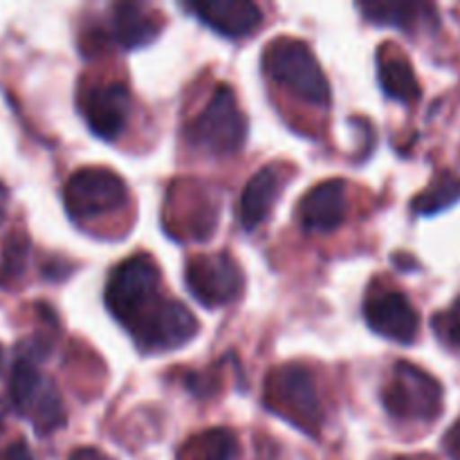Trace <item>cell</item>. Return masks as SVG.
<instances>
[{
  "label": "cell",
  "instance_id": "9c48e42d",
  "mask_svg": "<svg viewBox=\"0 0 460 460\" xmlns=\"http://www.w3.org/2000/svg\"><path fill=\"white\" fill-rule=\"evenodd\" d=\"M364 319L373 332L395 344H413L420 331L416 308L398 290L371 288L364 301Z\"/></svg>",
  "mask_w": 460,
  "mask_h": 460
},
{
  "label": "cell",
  "instance_id": "6da1fadb",
  "mask_svg": "<svg viewBox=\"0 0 460 460\" xmlns=\"http://www.w3.org/2000/svg\"><path fill=\"white\" fill-rule=\"evenodd\" d=\"M160 270L148 254H135L112 270L106 286V305L130 332L157 308Z\"/></svg>",
  "mask_w": 460,
  "mask_h": 460
},
{
  "label": "cell",
  "instance_id": "8fae6325",
  "mask_svg": "<svg viewBox=\"0 0 460 460\" xmlns=\"http://www.w3.org/2000/svg\"><path fill=\"white\" fill-rule=\"evenodd\" d=\"M133 112L130 93L124 84H106L85 90L81 97V115L97 137L115 142L126 130Z\"/></svg>",
  "mask_w": 460,
  "mask_h": 460
},
{
  "label": "cell",
  "instance_id": "277c9868",
  "mask_svg": "<svg viewBox=\"0 0 460 460\" xmlns=\"http://www.w3.org/2000/svg\"><path fill=\"white\" fill-rule=\"evenodd\" d=\"M187 139L193 148L209 155H234L247 139V119L229 85L220 84L207 106L189 121Z\"/></svg>",
  "mask_w": 460,
  "mask_h": 460
},
{
  "label": "cell",
  "instance_id": "cb8c5ba5",
  "mask_svg": "<svg viewBox=\"0 0 460 460\" xmlns=\"http://www.w3.org/2000/svg\"><path fill=\"white\" fill-rule=\"evenodd\" d=\"M67 460H111V458L94 447H79L76 452L70 454V458Z\"/></svg>",
  "mask_w": 460,
  "mask_h": 460
},
{
  "label": "cell",
  "instance_id": "5b68a950",
  "mask_svg": "<svg viewBox=\"0 0 460 460\" xmlns=\"http://www.w3.org/2000/svg\"><path fill=\"white\" fill-rule=\"evenodd\" d=\"M265 404L305 434L322 429V404L314 377L301 364H283L270 373Z\"/></svg>",
  "mask_w": 460,
  "mask_h": 460
},
{
  "label": "cell",
  "instance_id": "5bb4252c",
  "mask_svg": "<svg viewBox=\"0 0 460 460\" xmlns=\"http://www.w3.org/2000/svg\"><path fill=\"white\" fill-rule=\"evenodd\" d=\"M283 189V175L279 166H263L247 180L241 196V225L245 232H254L272 214L277 198Z\"/></svg>",
  "mask_w": 460,
  "mask_h": 460
},
{
  "label": "cell",
  "instance_id": "e0dca14e",
  "mask_svg": "<svg viewBox=\"0 0 460 460\" xmlns=\"http://www.w3.org/2000/svg\"><path fill=\"white\" fill-rule=\"evenodd\" d=\"M358 9L373 25L400 27V30H413L420 22H434L438 18L431 4L420 3H359Z\"/></svg>",
  "mask_w": 460,
  "mask_h": 460
},
{
  "label": "cell",
  "instance_id": "d6986e66",
  "mask_svg": "<svg viewBox=\"0 0 460 460\" xmlns=\"http://www.w3.org/2000/svg\"><path fill=\"white\" fill-rule=\"evenodd\" d=\"M456 202H460V178L445 173L438 180H434L431 187L413 200L411 209L418 216H436L454 207Z\"/></svg>",
  "mask_w": 460,
  "mask_h": 460
},
{
  "label": "cell",
  "instance_id": "7a4b0ae2",
  "mask_svg": "<svg viewBox=\"0 0 460 460\" xmlns=\"http://www.w3.org/2000/svg\"><path fill=\"white\" fill-rule=\"evenodd\" d=\"M263 70L274 84L283 85L305 103L326 108L331 103V85L313 49L299 39L279 36L265 48Z\"/></svg>",
  "mask_w": 460,
  "mask_h": 460
},
{
  "label": "cell",
  "instance_id": "4316f807",
  "mask_svg": "<svg viewBox=\"0 0 460 460\" xmlns=\"http://www.w3.org/2000/svg\"><path fill=\"white\" fill-rule=\"evenodd\" d=\"M0 358H3V350H0ZM0 364H3V359H0Z\"/></svg>",
  "mask_w": 460,
  "mask_h": 460
},
{
  "label": "cell",
  "instance_id": "7402d4cb",
  "mask_svg": "<svg viewBox=\"0 0 460 460\" xmlns=\"http://www.w3.org/2000/svg\"><path fill=\"white\" fill-rule=\"evenodd\" d=\"M445 452L452 460H460V420L445 436Z\"/></svg>",
  "mask_w": 460,
  "mask_h": 460
},
{
  "label": "cell",
  "instance_id": "7c38bea8",
  "mask_svg": "<svg viewBox=\"0 0 460 460\" xmlns=\"http://www.w3.org/2000/svg\"><path fill=\"white\" fill-rule=\"evenodd\" d=\"M184 7L225 39H243L254 34L263 25V12L250 0H205V3H189Z\"/></svg>",
  "mask_w": 460,
  "mask_h": 460
},
{
  "label": "cell",
  "instance_id": "52a82bcc",
  "mask_svg": "<svg viewBox=\"0 0 460 460\" xmlns=\"http://www.w3.org/2000/svg\"><path fill=\"white\" fill-rule=\"evenodd\" d=\"M128 198L126 182L111 169L103 166H85L67 178L63 189L67 214L72 220H94L121 209Z\"/></svg>",
  "mask_w": 460,
  "mask_h": 460
},
{
  "label": "cell",
  "instance_id": "4fadbf2b",
  "mask_svg": "<svg viewBox=\"0 0 460 460\" xmlns=\"http://www.w3.org/2000/svg\"><path fill=\"white\" fill-rule=\"evenodd\" d=\"M299 225L305 232L331 234L341 227L346 218V182L344 180H326L310 189L299 202Z\"/></svg>",
  "mask_w": 460,
  "mask_h": 460
},
{
  "label": "cell",
  "instance_id": "484cf974",
  "mask_svg": "<svg viewBox=\"0 0 460 460\" xmlns=\"http://www.w3.org/2000/svg\"><path fill=\"white\" fill-rule=\"evenodd\" d=\"M3 425H4V411H3V404H0V431H3Z\"/></svg>",
  "mask_w": 460,
  "mask_h": 460
},
{
  "label": "cell",
  "instance_id": "44dd1931",
  "mask_svg": "<svg viewBox=\"0 0 460 460\" xmlns=\"http://www.w3.org/2000/svg\"><path fill=\"white\" fill-rule=\"evenodd\" d=\"M434 331L447 344L460 349V296L449 305L447 310L438 313L434 317Z\"/></svg>",
  "mask_w": 460,
  "mask_h": 460
},
{
  "label": "cell",
  "instance_id": "2e32d148",
  "mask_svg": "<svg viewBox=\"0 0 460 460\" xmlns=\"http://www.w3.org/2000/svg\"><path fill=\"white\" fill-rule=\"evenodd\" d=\"M111 34L112 40L124 49L144 48V45L153 43L157 39L160 22L142 4L119 3L112 7Z\"/></svg>",
  "mask_w": 460,
  "mask_h": 460
},
{
  "label": "cell",
  "instance_id": "9a60e30c",
  "mask_svg": "<svg viewBox=\"0 0 460 460\" xmlns=\"http://www.w3.org/2000/svg\"><path fill=\"white\" fill-rule=\"evenodd\" d=\"M377 79L386 97L395 102L413 103L420 99V84H418L413 66L394 45H385L377 52Z\"/></svg>",
  "mask_w": 460,
  "mask_h": 460
},
{
  "label": "cell",
  "instance_id": "8992f818",
  "mask_svg": "<svg viewBox=\"0 0 460 460\" xmlns=\"http://www.w3.org/2000/svg\"><path fill=\"white\" fill-rule=\"evenodd\" d=\"M386 411L404 422H434L443 411V386L409 362H398L382 394Z\"/></svg>",
  "mask_w": 460,
  "mask_h": 460
},
{
  "label": "cell",
  "instance_id": "603a6c76",
  "mask_svg": "<svg viewBox=\"0 0 460 460\" xmlns=\"http://www.w3.org/2000/svg\"><path fill=\"white\" fill-rule=\"evenodd\" d=\"M3 460H36V458H34V454L30 452V447H27L25 440H18V443L9 445Z\"/></svg>",
  "mask_w": 460,
  "mask_h": 460
},
{
  "label": "cell",
  "instance_id": "ba28073f",
  "mask_svg": "<svg viewBox=\"0 0 460 460\" xmlns=\"http://www.w3.org/2000/svg\"><path fill=\"white\" fill-rule=\"evenodd\" d=\"M184 281L198 304L205 308H220L234 304L243 295L245 274L234 256H229L227 252H216V254L196 256L187 265Z\"/></svg>",
  "mask_w": 460,
  "mask_h": 460
},
{
  "label": "cell",
  "instance_id": "ffe728a7",
  "mask_svg": "<svg viewBox=\"0 0 460 460\" xmlns=\"http://www.w3.org/2000/svg\"><path fill=\"white\" fill-rule=\"evenodd\" d=\"M30 238L16 232L7 238L3 247V261H0V283H16L25 274L30 263Z\"/></svg>",
  "mask_w": 460,
  "mask_h": 460
},
{
  "label": "cell",
  "instance_id": "d4e9b609",
  "mask_svg": "<svg viewBox=\"0 0 460 460\" xmlns=\"http://www.w3.org/2000/svg\"><path fill=\"white\" fill-rule=\"evenodd\" d=\"M7 207H9V191L3 182H0V225H3L4 216H7Z\"/></svg>",
  "mask_w": 460,
  "mask_h": 460
},
{
  "label": "cell",
  "instance_id": "ac0fdd59",
  "mask_svg": "<svg viewBox=\"0 0 460 460\" xmlns=\"http://www.w3.org/2000/svg\"><path fill=\"white\" fill-rule=\"evenodd\" d=\"M238 438L225 427L200 431L180 447L178 460H236Z\"/></svg>",
  "mask_w": 460,
  "mask_h": 460
},
{
  "label": "cell",
  "instance_id": "3957f363",
  "mask_svg": "<svg viewBox=\"0 0 460 460\" xmlns=\"http://www.w3.org/2000/svg\"><path fill=\"white\" fill-rule=\"evenodd\" d=\"M9 395L18 416L25 418L39 436H49L67 422L58 389L40 373L39 362L18 353L9 377Z\"/></svg>",
  "mask_w": 460,
  "mask_h": 460
},
{
  "label": "cell",
  "instance_id": "30bf717a",
  "mask_svg": "<svg viewBox=\"0 0 460 460\" xmlns=\"http://www.w3.org/2000/svg\"><path fill=\"white\" fill-rule=\"evenodd\" d=\"M130 335L146 350H171L180 349L198 335V322L184 304L162 299Z\"/></svg>",
  "mask_w": 460,
  "mask_h": 460
}]
</instances>
